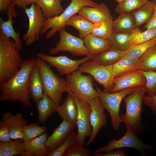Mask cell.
Segmentation results:
<instances>
[{"instance_id":"cell-11","label":"cell","mask_w":156,"mask_h":156,"mask_svg":"<svg viewBox=\"0 0 156 156\" xmlns=\"http://www.w3.org/2000/svg\"><path fill=\"white\" fill-rule=\"evenodd\" d=\"M24 10L29 24L28 30L23 35V40L25 44L29 46L39 40L47 18L36 3L32 4L29 8H26Z\"/></svg>"},{"instance_id":"cell-27","label":"cell","mask_w":156,"mask_h":156,"mask_svg":"<svg viewBox=\"0 0 156 156\" xmlns=\"http://www.w3.org/2000/svg\"><path fill=\"white\" fill-rule=\"evenodd\" d=\"M125 51L111 47L94 56L91 60L101 65H113L121 59Z\"/></svg>"},{"instance_id":"cell-49","label":"cell","mask_w":156,"mask_h":156,"mask_svg":"<svg viewBox=\"0 0 156 156\" xmlns=\"http://www.w3.org/2000/svg\"><path fill=\"white\" fill-rule=\"evenodd\" d=\"M152 40H156V36H155L154 38H153Z\"/></svg>"},{"instance_id":"cell-22","label":"cell","mask_w":156,"mask_h":156,"mask_svg":"<svg viewBox=\"0 0 156 156\" xmlns=\"http://www.w3.org/2000/svg\"><path fill=\"white\" fill-rule=\"evenodd\" d=\"M36 103L38 110V122L43 125L46 123L50 116L57 112L59 105L45 94Z\"/></svg>"},{"instance_id":"cell-10","label":"cell","mask_w":156,"mask_h":156,"mask_svg":"<svg viewBox=\"0 0 156 156\" xmlns=\"http://www.w3.org/2000/svg\"><path fill=\"white\" fill-rule=\"evenodd\" d=\"M59 41L54 47L49 50V53L53 55L59 52L67 51L73 55L87 56L90 54L84 44L83 39L77 37L67 32L64 28L59 31Z\"/></svg>"},{"instance_id":"cell-24","label":"cell","mask_w":156,"mask_h":156,"mask_svg":"<svg viewBox=\"0 0 156 156\" xmlns=\"http://www.w3.org/2000/svg\"><path fill=\"white\" fill-rule=\"evenodd\" d=\"M90 54L93 56L110 48L111 44L108 39L99 37L90 34L83 39Z\"/></svg>"},{"instance_id":"cell-35","label":"cell","mask_w":156,"mask_h":156,"mask_svg":"<svg viewBox=\"0 0 156 156\" xmlns=\"http://www.w3.org/2000/svg\"><path fill=\"white\" fill-rule=\"evenodd\" d=\"M113 20L99 22L94 23L92 34L101 38L108 39L113 31Z\"/></svg>"},{"instance_id":"cell-14","label":"cell","mask_w":156,"mask_h":156,"mask_svg":"<svg viewBox=\"0 0 156 156\" xmlns=\"http://www.w3.org/2000/svg\"><path fill=\"white\" fill-rule=\"evenodd\" d=\"M88 103L91 107L90 122L92 133L86 144V146L92 143L99 131L105 126L107 122L104 111L105 109L99 97H95Z\"/></svg>"},{"instance_id":"cell-48","label":"cell","mask_w":156,"mask_h":156,"mask_svg":"<svg viewBox=\"0 0 156 156\" xmlns=\"http://www.w3.org/2000/svg\"><path fill=\"white\" fill-rule=\"evenodd\" d=\"M116 1H117L118 3H120L122 2L125 0H115Z\"/></svg>"},{"instance_id":"cell-29","label":"cell","mask_w":156,"mask_h":156,"mask_svg":"<svg viewBox=\"0 0 156 156\" xmlns=\"http://www.w3.org/2000/svg\"><path fill=\"white\" fill-rule=\"evenodd\" d=\"M156 0L148 1L140 8L131 12L137 27L146 23L151 18Z\"/></svg>"},{"instance_id":"cell-8","label":"cell","mask_w":156,"mask_h":156,"mask_svg":"<svg viewBox=\"0 0 156 156\" xmlns=\"http://www.w3.org/2000/svg\"><path fill=\"white\" fill-rule=\"evenodd\" d=\"M78 70L82 73H86L91 75L98 83L103 87L104 92H111L114 78L113 65H103L90 60L81 64Z\"/></svg>"},{"instance_id":"cell-43","label":"cell","mask_w":156,"mask_h":156,"mask_svg":"<svg viewBox=\"0 0 156 156\" xmlns=\"http://www.w3.org/2000/svg\"><path fill=\"white\" fill-rule=\"evenodd\" d=\"M143 101L144 104L149 107L154 115H156V96L144 95Z\"/></svg>"},{"instance_id":"cell-30","label":"cell","mask_w":156,"mask_h":156,"mask_svg":"<svg viewBox=\"0 0 156 156\" xmlns=\"http://www.w3.org/2000/svg\"><path fill=\"white\" fill-rule=\"evenodd\" d=\"M155 36L156 27L146 29L144 31L137 27L130 34L129 39V47L147 42Z\"/></svg>"},{"instance_id":"cell-20","label":"cell","mask_w":156,"mask_h":156,"mask_svg":"<svg viewBox=\"0 0 156 156\" xmlns=\"http://www.w3.org/2000/svg\"><path fill=\"white\" fill-rule=\"evenodd\" d=\"M47 132L32 140L24 142L25 152L21 155L23 156H47L49 152L45 143L48 137Z\"/></svg>"},{"instance_id":"cell-12","label":"cell","mask_w":156,"mask_h":156,"mask_svg":"<svg viewBox=\"0 0 156 156\" xmlns=\"http://www.w3.org/2000/svg\"><path fill=\"white\" fill-rule=\"evenodd\" d=\"M125 135L121 138L116 140L113 139L109 141L106 146L95 150L94 154L102 152L106 153L116 149L131 148L135 149L143 154L146 150H151V146L142 142L138 138L137 135L131 129L127 128Z\"/></svg>"},{"instance_id":"cell-2","label":"cell","mask_w":156,"mask_h":156,"mask_svg":"<svg viewBox=\"0 0 156 156\" xmlns=\"http://www.w3.org/2000/svg\"><path fill=\"white\" fill-rule=\"evenodd\" d=\"M14 41L0 31V83L5 82L19 70L23 60Z\"/></svg>"},{"instance_id":"cell-18","label":"cell","mask_w":156,"mask_h":156,"mask_svg":"<svg viewBox=\"0 0 156 156\" xmlns=\"http://www.w3.org/2000/svg\"><path fill=\"white\" fill-rule=\"evenodd\" d=\"M2 120L8 127L10 137L12 140L23 139V130L27 122L20 113L15 114L10 111L3 113Z\"/></svg>"},{"instance_id":"cell-41","label":"cell","mask_w":156,"mask_h":156,"mask_svg":"<svg viewBox=\"0 0 156 156\" xmlns=\"http://www.w3.org/2000/svg\"><path fill=\"white\" fill-rule=\"evenodd\" d=\"M92 155L90 150L75 143L66 151L64 156H90Z\"/></svg>"},{"instance_id":"cell-7","label":"cell","mask_w":156,"mask_h":156,"mask_svg":"<svg viewBox=\"0 0 156 156\" xmlns=\"http://www.w3.org/2000/svg\"><path fill=\"white\" fill-rule=\"evenodd\" d=\"M98 97L105 109L108 112L113 129L118 131L122 122L119 110L121 103L124 98L135 90L138 86L130 88L115 92H106L101 90L94 84Z\"/></svg>"},{"instance_id":"cell-13","label":"cell","mask_w":156,"mask_h":156,"mask_svg":"<svg viewBox=\"0 0 156 156\" xmlns=\"http://www.w3.org/2000/svg\"><path fill=\"white\" fill-rule=\"evenodd\" d=\"M36 54L49 65L56 68L61 75H66L78 70L81 64L94 57L90 54L81 59L74 60L66 56H54L41 53H36Z\"/></svg>"},{"instance_id":"cell-28","label":"cell","mask_w":156,"mask_h":156,"mask_svg":"<svg viewBox=\"0 0 156 156\" xmlns=\"http://www.w3.org/2000/svg\"><path fill=\"white\" fill-rule=\"evenodd\" d=\"M62 0H37L36 3L40 8L47 19L59 16L64 10Z\"/></svg>"},{"instance_id":"cell-44","label":"cell","mask_w":156,"mask_h":156,"mask_svg":"<svg viewBox=\"0 0 156 156\" xmlns=\"http://www.w3.org/2000/svg\"><path fill=\"white\" fill-rule=\"evenodd\" d=\"M94 156H127L124 149L120 148L116 151L114 150L105 153H101L94 154Z\"/></svg>"},{"instance_id":"cell-5","label":"cell","mask_w":156,"mask_h":156,"mask_svg":"<svg viewBox=\"0 0 156 156\" xmlns=\"http://www.w3.org/2000/svg\"><path fill=\"white\" fill-rule=\"evenodd\" d=\"M99 4L92 0H71L68 6L59 16L47 19L41 30L40 35L46 33L45 38L49 39L66 26L67 22L72 16L77 13L83 7H94Z\"/></svg>"},{"instance_id":"cell-37","label":"cell","mask_w":156,"mask_h":156,"mask_svg":"<svg viewBox=\"0 0 156 156\" xmlns=\"http://www.w3.org/2000/svg\"><path fill=\"white\" fill-rule=\"evenodd\" d=\"M46 130L45 126H40L35 123L26 125L23 130V140L24 142L32 140L46 132Z\"/></svg>"},{"instance_id":"cell-39","label":"cell","mask_w":156,"mask_h":156,"mask_svg":"<svg viewBox=\"0 0 156 156\" xmlns=\"http://www.w3.org/2000/svg\"><path fill=\"white\" fill-rule=\"evenodd\" d=\"M76 133L73 131L66 140L60 145L48 153L47 156H64L66 151L73 145L76 143Z\"/></svg>"},{"instance_id":"cell-32","label":"cell","mask_w":156,"mask_h":156,"mask_svg":"<svg viewBox=\"0 0 156 156\" xmlns=\"http://www.w3.org/2000/svg\"><path fill=\"white\" fill-rule=\"evenodd\" d=\"M24 141L16 139L7 142H0V156L21 155L25 152Z\"/></svg>"},{"instance_id":"cell-6","label":"cell","mask_w":156,"mask_h":156,"mask_svg":"<svg viewBox=\"0 0 156 156\" xmlns=\"http://www.w3.org/2000/svg\"><path fill=\"white\" fill-rule=\"evenodd\" d=\"M66 92L69 91L81 101L89 103L98 94L93 87V79L89 75H83L78 70L67 75L65 79Z\"/></svg>"},{"instance_id":"cell-1","label":"cell","mask_w":156,"mask_h":156,"mask_svg":"<svg viewBox=\"0 0 156 156\" xmlns=\"http://www.w3.org/2000/svg\"><path fill=\"white\" fill-rule=\"evenodd\" d=\"M36 64V58L23 60L18 71L7 81L0 83V100L20 103L26 108L32 105L29 88L31 71Z\"/></svg>"},{"instance_id":"cell-19","label":"cell","mask_w":156,"mask_h":156,"mask_svg":"<svg viewBox=\"0 0 156 156\" xmlns=\"http://www.w3.org/2000/svg\"><path fill=\"white\" fill-rule=\"evenodd\" d=\"M77 14L84 17L93 23L112 20L113 19L108 7L104 3H101L94 7L83 6Z\"/></svg>"},{"instance_id":"cell-45","label":"cell","mask_w":156,"mask_h":156,"mask_svg":"<svg viewBox=\"0 0 156 156\" xmlns=\"http://www.w3.org/2000/svg\"><path fill=\"white\" fill-rule=\"evenodd\" d=\"M37 0H13V2L17 7L25 10L27 6L36 3Z\"/></svg>"},{"instance_id":"cell-31","label":"cell","mask_w":156,"mask_h":156,"mask_svg":"<svg viewBox=\"0 0 156 156\" xmlns=\"http://www.w3.org/2000/svg\"><path fill=\"white\" fill-rule=\"evenodd\" d=\"M139 58L121 59L113 65L114 78L138 70Z\"/></svg>"},{"instance_id":"cell-9","label":"cell","mask_w":156,"mask_h":156,"mask_svg":"<svg viewBox=\"0 0 156 156\" xmlns=\"http://www.w3.org/2000/svg\"><path fill=\"white\" fill-rule=\"evenodd\" d=\"M73 96L78 108V115L76 125L77 131L75 136L76 144L83 147L86 138L90 137L92 133V129L90 122L91 107L89 103L81 101L73 93L67 91Z\"/></svg>"},{"instance_id":"cell-16","label":"cell","mask_w":156,"mask_h":156,"mask_svg":"<svg viewBox=\"0 0 156 156\" xmlns=\"http://www.w3.org/2000/svg\"><path fill=\"white\" fill-rule=\"evenodd\" d=\"M15 4L13 2L7 10L8 20L4 21L0 18V31L8 38L12 39L14 41L16 48L19 51L22 49L19 31H15L13 26V18H16L17 14L15 9Z\"/></svg>"},{"instance_id":"cell-46","label":"cell","mask_w":156,"mask_h":156,"mask_svg":"<svg viewBox=\"0 0 156 156\" xmlns=\"http://www.w3.org/2000/svg\"><path fill=\"white\" fill-rule=\"evenodd\" d=\"M156 27V0L154 5V11L153 15L144 27V29L152 28Z\"/></svg>"},{"instance_id":"cell-21","label":"cell","mask_w":156,"mask_h":156,"mask_svg":"<svg viewBox=\"0 0 156 156\" xmlns=\"http://www.w3.org/2000/svg\"><path fill=\"white\" fill-rule=\"evenodd\" d=\"M78 108L73 96L70 93L62 103L58 106L57 112L62 119L76 125Z\"/></svg>"},{"instance_id":"cell-4","label":"cell","mask_w":156,"mask_h":156,"mask_svg":"<svg viewBox=\"0 0 156 156\" xmlns=\"http://www.w3.org/2000/svg\"><path fill=\"white\" fill-rule=\"evenodd\" d=\"M36 64L41 75L44 94L60 105L66 89L65 80L55 73L47 62L38 57L36 58Z\"/></svg>"},{"instance_id":"cell-42","label":"cell","mask_w":156,"mask_h":156,"mask_svg":"<svg viewBox=\"0 0 156 156\" xmlns=\"http://www.w3.org/2000/svg\"><path fill=\"white\" fill-rule=\"evenodd\" d=\"M9 129L2 121H0V142H7L12 141Z\"/></svg>"},{"instance_id":"cell-38","label":"cell","mask_w":156,"mask_h":156,"mask_svg":"<svg viewBox=\"0 0 156 156\" xmlns=\"http://www.w3.org/2000/svg\"><path fill=\"white\" fill-rule=\"evenodd\" d=\"M148 1V0H125L117 5L115 11L119 14L124 12H131L141 7Z\"/></svg>"},{"instance_id":"cell-33","label":"cell","mask_w":156,"mask_h":156,"mask_svg":"<svg viewBox=\"0 0 156 156\" xmlns=\"http://www.w3.org/2000/svg\"><path fill=\"white\" fill-rule=\"evenodd\" d=\"M138 69L156 71V43L149 47L140 58Z\"/></svg>"},{"instance_id":"cell-36","label":"cell","mask_w":156,"mask_h":156,"mask_svg":"<svg viewBox=\"0 0 156 156\" xmlns=\"http://www.w3.org/2000/svg\"><path fill=\"white\" fill-rule=\"evenodd\" d=\"M130 34L113 31L108 38L112 47L116 49L125 50L129 47V39Z\"/></svg>"},{"instance_id":"cell-23","label":"cell","mask_w":156,"mask_h":156,"mask_svg":"<svg viewBox=\"0 0 156 156\" xmlns=\"http://www.w3.org/2000/svg\"><path fill=\"white\" fill-rule=\"evenodd\" d=\"M29 91L30 98L36 103L39 101L44 95L41 75L36 64L31 74Z\"/></svg>"},{"instance_id":"cell-3","label":"cell","mask_w":156,"mask_h":156,"mask_svg":"<svg viewBox=\"0 0 156 156\" xmlns=\"http://www.w3.org/2000/svg\"><path fill=\"white\" fill-rule=\"evenodd\" d=\"M146 93L144 86H139L123 99L126 111L124 115L120 114L121 121L125 124L126 128L131 129L137 135L143 128L141 121L142 104Z\"/></svg>"},{"instance_id":"cell-26","label":"cell","mask_w":156,"mask_h":156,"mask_svg":"<svg viewBox=\"0 0 156 156\" xmlns=\"http://www.w3.org/2000/svg\"><path fill=\"white\" fill-rule=\"evenodd\" d=\"M93 24L83 16L76 14L69 19L66 26H71L76 29L79 31L80 38L83 39L92 34Z\"/></svg>"},{"instance_id":"cell-17","label":"cell","mask_w":156,"mask_h":156,"mask_svg":"<svg viewBox=\"0 0 156 156\" xmlns=\"http://www.w3.org/2000/svg\"><path fill=\"white\" fill-rule=\"evenodd\" d=\"M76 125L68 121L62 120L53 133L48 136L45 145L49 152L62 144L73 131Z\"/></svg>"},{"instance_id":"cell-34","label":"cell","mask_w":156,"mask_h":156,"mask_svg":"<svg viewBox=\"0 0 156 156\" xmlns=\"http://www.w3.org/2000/svg\"><path fill=\"white\" fill-rule=\"evenodd\" d=\"M155 43L156 40H151L130 47L125 50L124 55L121 59L140 58L149 47Z\"/></svg>"},{"instance_id":"cell-25","label":"cell","mask_w":156,"mask_h":156,"mask_svg":"<svg viewBox=\"0 0 156 156\" xmlns=\"http://www.w3.org/2000/svg\"><path fill=\"white\" fill-rule=\"evenodd\" d=\"M113 21V31L130 34L137 28L134 18L131 12H124L119 14Z\"/></svg>"},{"instance_id":"cell-47","label":"cell","mask_w":156,"mask_h":156,"mask_svg":"<svg viewBox=\"0 0 156 156\" xmlns=\"http://www.w3.org/2000/svg\"><path fill=\"white\" fill-rule=\"evenodd\" d=\"M13 0H0V10L1 12L7 11Z\"/></svg>"},{"instance_id":"cell-40","label":"cell","mask_w":156,"mask_h":156,"mask_svg":"<svg viewBox=\"0 0 156 156\" xmlns=\"http://www.w3.org/2000/svg\"><path fill=\"white\" fill-rule=\"evenodd\" d=\"M143 75L146 79L144 87L147 95L156 96V71H143Z\"/></svg>"},{"instance_id":"cell-15","label":"cell","mask_w":156,"mask_h":156,"mask_svg":"<svg viewBox=\"0 0 156 156\" xmlns=\"http://www.w3.org/2000/svg\"><path fill=\"white\" fill-rule=\"evenodd\" d=\"M146 83L143 70H136L114 79V86L111 92H118L127 88L144 86Z\"/></svg>"}]
</instances>
